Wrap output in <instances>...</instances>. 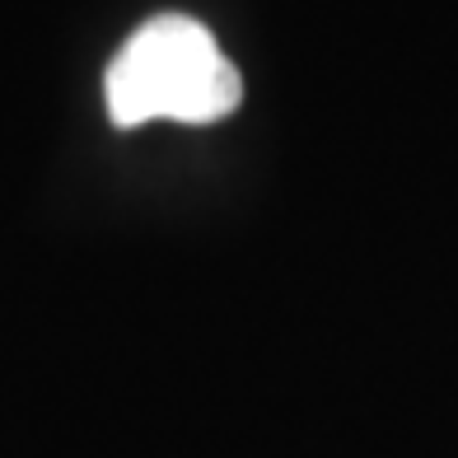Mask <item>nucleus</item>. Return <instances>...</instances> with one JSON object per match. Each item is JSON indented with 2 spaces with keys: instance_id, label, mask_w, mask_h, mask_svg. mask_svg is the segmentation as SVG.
I'll list each match as a JSON object with an SVG mask.
<instances>
[{
  "instance_id": "nucleus-1",
  "label": "nucleus",
  "mask_w": 458,
  "mask_h": 458,
  "mask_svg": "<svg viewBox=\"0 0 458 458\" xmlns=\"http://www.w3.org/2000/svg\"><path fill=\"white\" fill-rule=\"evenodd\" d=\"M103 98L117 127H145L159 117L197 127L239 108L243 80L206 24L187 14H155L113 56L103 75Z\"/></svg>"
}]
</instances>
